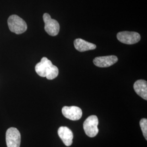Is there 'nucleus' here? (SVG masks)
Instances as JSON below:
<instances>
[{"instance_id":"f257e3e1","label":"nucleus","mask_w":147,"mask_h":147,"mask_svg":"<svg viewBox=\"0 0 147 147\" xmlns=\"http://www.w3.org/2000/svg\"><path fill=\"white\" fill-rule=\"evenodd\" d=\"M35 70L38 75L50 80L57 78L59 74L58 68L45 57H42L40 62L37 63Z\"/></svg>"},{"instance_id":"f03ea898","label":"nucleus","mask_w":147,"mask_h":147,"mask_svg":"<svg viewBox=\"0 0 147 147\" xmlns=\"http://www.w3.org/2000/svg\"><path fill=\"white\" fill-rule=\"evenodd\" d=\"M8 25L10 31L17 34L24 33L27 29L26 22L20 16L16 15H11L9 17Z\"/></svg>"},{"instance_id":"7ed1b4c3","label":"nucleus","mask_w":147,"mask_h":147,"mask_svg":"<svg viewBox=\"0 0 147 147\" xmlns=\"http://www.w3.org/2000/svg\"><path fill=\"white\" fill-rule=\"evenodd\" d=\"M99 124L98 118L93 115L88 117L84 123V129L86 134L89 137H94L99 132L98 125Z\"/></svg>"},{"instance_id":"20e7f679","label":"nucleus","mask_w":147,"mask_h":147,"mask_svg":"<svg viewBox=\"0 0 147 147\" xmlns=\"http://www.w3.org/2000/svg\"><path fill=\"white\" fill-rule=\"evenodd\" d=\"M5 140L7 147H20L21 135L16 127H10L6 132Z\"/></svg>"},{"instance_id":"39448f33","label":"nucleus","mask_w":147,"mask_h":147,"mask_svg":"<svg viewBox=\"0 0 147 147\" xmlns=\"http://www.w3.org/2000/svg\"><path fill=\"white\" fill-rule=\"evenodd\" d=\"M43 20L45 23L44 29L47 34L51 36H57L59 31V24L58 21L53 19L47 13L43 15Z\"/></svg>"},{"instance_id":"423d86ee","label":"nucleus","mask_w":147,"mask_h":147,"mask_svg":"<svg viewBox=\"0 0 147 147\" xmlns=\"http://www.w3.org/2000/svg\"><path fill=\"white\" fill-rule=\"evenodd\" d=\"M117 38L120 42L129 45L136 44L141 40L140 34L135 32H120L118 33Z\"/></svg>"},{"instance_id":"0eeeda50","label":"nucleus","mask_w":147,"mask_h":147,"mask_svg":"<svg viewBox=\"0 0 147 147\" xmlns=\"http://www.w3.org/2000/svg\"><path fill=\"white\" fill-rule=\"evenodd\" d=\"M63 116L71 121H78L82 116V111L77 106H64L62 109Z\"/></svg>"},{"instance_id":"6e6552de","label":"nucleus","mask_w":147,"mask_h":147,"mask_svg":"<svg viewBox=\"0 0 147 147\" xmlns=\"http://www.w3.org/2000/svg\"><path fill=\"white\" fill-rule=\"evenodd\" d=\"M118 60V57L114 55L101 56L95 57L93 60V63L98 67L107 68L115 64Z\"/></svg>"},{"instance_id":"1a4fd4ad","label":"nucleus","mask_w":147,"mask_h":147,"mask_svg":"<svg viewBox=\"0 0 147 147\" xmlns=\"http://www.w3.org/2000/svg\"><path fill=\"white\" fill-rule=\"evenodd\" d=\"M58 135L66 146L69 147L72 144L73 133L69 127L67 126L59 127L58 130Z\"/></svg>"},{"instance_id":"9d476101","label":"nucleus","mask_w":147,"mask_h":147,"mask_svg":"<svg viewBox=\"0 0 147 147\" xmlns=\"http://www.w3.org/2000/svg\"><path fill=\"white\" fill-rule=\"evenodd\" d=\"M75 48L80 52H84L88 50H94L96 46L91 42H88L81 38H78L74 40Z\"/></svg>"},{"instance_id":"9b49d317","label":"nucleus","mask_w":147,"mask_h":147,"mask_svg":"<svg viewBox=\"0 0 147 147\" xmlns=\"http://www.w3.org/2000/svg\"><path fill=\"white\" fill-rule=\"evenodd\" d=\"M135 92L144 100H147V82L143 80L136 81L134 84Z\"/></svg>"},{"instance_id":"f8f14e48","label":"nucleus","mask_w":147,"mask_h":147,"mask_svg":"<svg viewBox=\"0 0 147 147\" xmlns=\"http://www.w3.org/2000/svg\"><path fill=\"white\" fill-rule=\"evenodd\" d=\"M140 125L142 129V131L145 139L147 140V118H142L140 121Z\"/></svg>"}]
</instances>
